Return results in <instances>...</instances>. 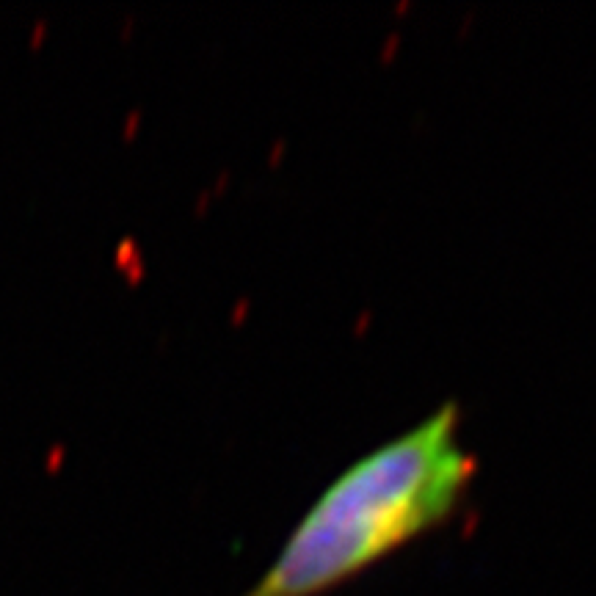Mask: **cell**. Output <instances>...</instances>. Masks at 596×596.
I'll list each match as a JSON object with an SVG mask.
<instances>
[{"label": "cell", "instance_id": "obj_1", "mask_svg": "<svg viewBox=\"0 0 596 596\" xmlns=\"http://www.w3.org/2000/svg\"><path fill=\"white\" fill-rule=\"evenodd\" d=\"M459 425L450 401L342 469L240 596H323L445 525L478 469Z\"/></svg>", "mask_w": 596, "mask_h": 596}]
</instances>
